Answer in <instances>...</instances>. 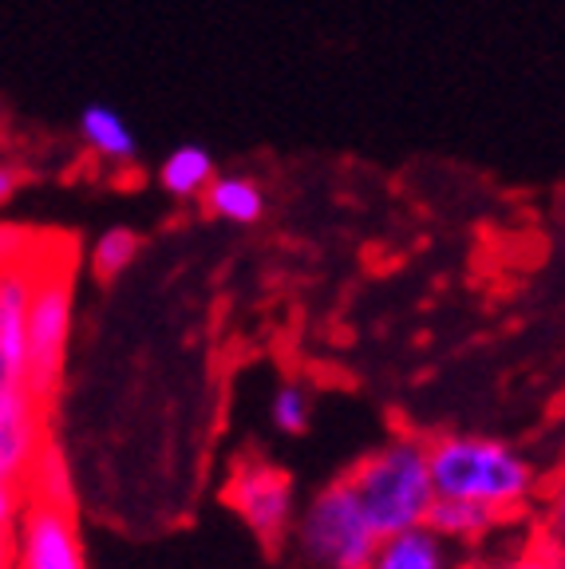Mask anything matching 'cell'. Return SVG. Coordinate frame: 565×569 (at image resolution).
Wrapping results in <instances>:
<instances>
[{
    "label": "cell",
    "instance_id": "e0dca14e",
    "mask_svg": "<svg viewBox=\"0 0 565 569\" xmlns=\"http://www.w3.org/2000/svg\"><path fill=\"white\" fill-rule=\"evenodd\" d=\"M483 569H565V558L542 538V533H534V538H526L518 550L503 553V558L490 561V566H483Z\"/></svg>",
    "mask_w": 565,
    "mask_h": 569
},
{
    "label": "cell",
    "instance_id": "277c9868",
    "mask_svg": "<svg viewBox=\"0 0 565 569\" xmlns=\"http://www.w3.org/2000/svg\"><path fill=\"white\" fill-rule=\"evenodd\" d=\"M68 337H71V273L68 269H44V273H36L32 312H28V372H24V383L40 400H48L60 388Z\"/></svg>",
    "mask_w": 565,
    "mask_h": 569
},
{
    "label": "cell",
    "instance_id": "30bf717a",
    "mask_svg": "<svg viewBox=\"0 0 565 569\" xmlns=\"http://www.w3.org/2000/svg\"><path fill=\"white\" fill-rule=\"evenodd\" d=\"M432 526L443 542L450 546H470V542H486L495 530H503L506 518H498L495 510L475 507V502H459V498H439L432 510Z\"/></svg>",
    "mask_w": 565,
    "mask_h": 569
},
{
    "label": "cell",
    "instance_id": "7c38bea8",
    "mask_svg": "<svg viewBox=\"0 0 565 569\" xmlns=\"http://www.w3.org/2000/svg\"><path fill=\"white\" fill-rule=\"evenodd\" d=\"M159 178H162V187H167V194H175V198L206 194L210 182L218 178L214 174V154L206 151V147H198V142L175 147V151L167 154V162H162Z\"/></svg>",
    "mask_w": 565,
    "mask_h": 569
},
{
    "label": "cell",
    "instance_id": "9a60e30c",
    "mask_svg": "<svg viewBox=\"0 0 565 569\" xmlns=\"http://www.w3.org/2000/svg\"><path fill=\"white\" fill-rule=\"evenodd\" d=\"M24 498L32 502H52V507H71V479L68 467H63V455L52 443L44 447V455L36 459L32 479L24 487Z\"/></svg>",
    "mask_w": 565,
    "mask_h": 569
},
{
    "label": "cell",
    "instance_id": "ffe728a7",
    "mask_svg": "<svg viewBox=\"0 0 565 569\" xmlns=\"http://www.w3.org/2000/svg\"><path fill=\"white\" fill-rule=\"evenodd\" d=\"M459 569H478V566H459Z\"/></svg>",
    "mask_w": 565,
    "mask_h": 569
},
{
    "label": "cell",
    "instance_id": "8992f818",
    "mask_svg": "<svg viewBox=\"0 0 565 569\" xmlns=\"http://www.w3.org/2000/svg\"><path fill=\"white\" fill-rule=\"evenodd\" d=\"M9 546L12 561L4 569H88L71 507L24 498L20 522L9 530Z\"/></svg>",
    "mask_w": 565,
    "mask_h": 569
},
{
    "label": "cell",
    "instance_id": "5bb4252c",
    "mask_svg": "<svg viewBox=\"0 0 565 569\" xmlns=\"http://www.w3.org/2000/svg\"><path fill=\"white\" fill-rule=\"evenodd\" d=\"M142 238L131 226H111L96 238L91 246V273L96 277H119L135 258H139Z\"/></svg>",
    "mask_w": 565,
    "mask_h": 569
},
{
    "label": "cell",
    "instance_id": "8fae6325",
    "mask_svg": "<svg viewBox=\"0 0 565 569\" xmlns=\"http://www.w3.org/2000/svg\"><path fill=\"white\" fill-rule=\"evenodd\" d=\"M202 206L221 218V222H234V226H254L261 213H266V194L257 187L254 178H241V174H218L210 182V190L202 194Z\"/></svg>",
    "mask_w": 565,
    "mask_h": 569
},
{
    "label": "cell",
    "instance_id": "2e32d148",
    "mask_svg": "<svg viewBox=\"0 0 565 569\" xmlns=\"http://www.w3.org/2000/svg\"><path fill=\"white\" fill-rule=\"evenodd\" d=\"M269 419L281 436H300V431H309L313 423V396L300 383H281L274 391V400H269Z\"/></svg>",
    "mask_w": 565,
    "mask_h": 569
},
{
    "label": "cell",
    "instance_id": "9c48e42d",
    "mask_svg": "<svg viewBox=\"0 0 565 569\" xmlns=\"http://www.w3.org/2000/svg\"><path fill=\"white\" fill-rule=\"evenodd\" d=\"M368 569H459L450 558V542H443L432 526L380 538V550Z\"/></svg>",
    "mask_w": 565,
    "mask_h": 569
},
{
    "label": "cell",
    "instance_id": "6da1fadb",
    "mask_svg": "<svg viewBox=\"0 0 565 569\" xmlns=\"http://www.w3.org/2000/svg\"><path fill=\"white\" fill-rule=\"evenodd\" d=\"M432 475L439 498H459L495 510L514 522L531 510L534 467L526 455L490 436H439L432 439Z\"/></svg>",
    "mask_w": 565,
    "mask_h": 569
},
{
    "label": "cell",
    "instance_id": "7a4b0ae2",
    "mask_svg": "<svg viewBox=\"0 0 565 569\" xmlns=\"http://www.w3.org/2000/svg\"><path fill=\"white\" fill-rule=\"evenodd\" d=\"M348 482L356 487L380 538L427 526L439 502L432 475V443H424L419 436H391L388 443L356 462Z\"/></svg>",
    "mask_w": 565,
    "mask_h": 569
},
{
    "label": "cell",
    "instance_id": "d6986e66",
    "mask_svg": "<svg viewBox=\"0 0 565 569\" xmlns=\"http://www.w3.org/2000/svg\"><path fill=\"white\" fill-rule=\"evenodd\" d=\"M12 190H17V170H12L9 162H4V167H0V198H4V202H9V198H12Z\"/></svg>",
    "mask_w": 565,
    "mask_h": 569
},
{
    "label": "cell",
    "instance_id": "4fadbf2b",
    "mask_svg": "<svg viewBox=\"0 0 565 569\" xmlns=\"http://www.w3.org/2000/svg\"><path fill=\"white\" fill-rule=\"evenodd\" d=\"M80 134L96 147L99 154H107V159H135V151H139V142H135L127 119L119 116L116 107H107V103L83 107L80 111Z\"/></svg>",
    "mask_w": 565,
    "mask_h": 569
},
{
    "label": "cell",
    "instance_id": "ba28073f",
    "mask_svg": "<svg viewBox=\"0 0 565 569\" xmlns=\"http://www.w3.org/2000/svg\"><path fill=\"white\" fill-rule=\"evenodd\" d=\"M36 273L4 269L0 281V383H24L28 372V312H32Z\"/></svg>",
    "mask_w": 565,
    "mask_h": 569
},
{
    "label": "cell",
    "instance_id": "5b68a950",
    "mask_svg": "<svg viewBox=\"0 0 565 569\" xmlns=\"http://www.w3.org/2000/svg\"><path fill=\"white\" fill-rule=\"evenodd\" d=\"M226 498H230L234 515L249 526V530L261 538L266 546H281L293 530H297V490H293V479L269 459H257V455H246L238 459L230 475V487H226Z\"/></svg>",
    "mask_w": 565,
    "mask_h": 569
},
{
    "label": "cell",
    "instance_id": "3957f363",
    "mask_svg": "<svg viewBox=\"0 0 565 569\" xmlns=\"http://www.w3.org/2000/svg\"><path fill=\"white\" fill-rule=\"evenodd\" d=\"M293 542L313 569H368L380 550V533L345 475L309 498V507L297 518Z\"/></svg>",
    "mask_w": 565,
    "mask_h": 569
},
{
    "label": "cell",
    "instance_id": "52a82bcc",
    "mask_svg": "<svg viewBox=\"0 0 565 569\" xmlns=\"http://www.w3.org/2000/svg\"><path fill=\"white\" fill-rule=\"evenodd\" d=\"M44 400L28 383H0V479L24 490L44 455Z\"/></svg>",
    "mask_w": 565,
    "mask_h": 569
},
{
    "label": "cell",
    "instance_id": "ac0fdd59",
    "mask_svg": "<svg viewBox=\"0 0 565 569\" xmlns=\"http://www.w3.org/2000/svg\"><path fill=\"white\" fill-rule=\"evenodd\" d=\"M542 538L554 546L557 553L565 558V475L546 498V515H542Z\"/></svg>",
    "mask_w": 565,
    "mask_h": 569
}]
</instances>
